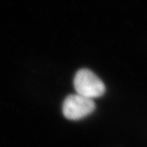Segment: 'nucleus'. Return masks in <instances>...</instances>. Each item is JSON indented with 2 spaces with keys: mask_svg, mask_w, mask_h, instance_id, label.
Wrapping results in <instances>:
<instances>
[{
  "mask_svg": "<svg viewBox=\"0 0 147 147\" xmlns=\"http://www.w3.org/2000/svg\"><path fill=\"white\" fill-rule=\"evenodd\" d=\"M74 85L78 94L91 99L100 97L105 91L104 82L86 69H82L76 73Z\"/></svg>",
  "mask_w": 147,
  "mask_h": 147,
  "instance_id": "nucleus-1",
  "label": "nucleus"
},
{
  "mask_svg": "<svg viewBox=\"0 0 147 147\" xmlns=\"http://www.w3.org/2000/svg\"><path fill=\"white\" fill-rule=\"evenodd\" d=\"M96 108L93 99L79 94H71L63 103V112L64 117L71 120H79L89 115Z\"/></svg>",
  "mask_w": 147,
  "mask_h": 147,
  "instance_id": "nucleus-2",
  "label": "nucleus"
}]
</instances>
